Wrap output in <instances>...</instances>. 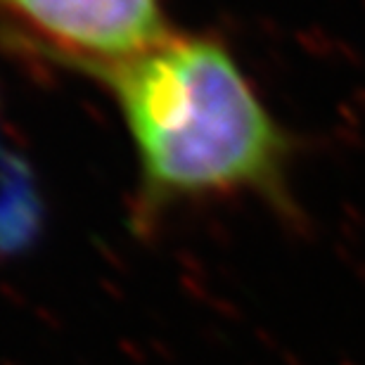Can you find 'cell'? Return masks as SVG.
Listing matches in <instances>:
<instances>
[{
    "label": "cell",
    "instance_id": "obj_1",
    "mask_svg": "<svg viewBox=\"0 0 365 365\" xmlns=\"http://www.w3.org/2000/svg\"><path fill=\"white\" fill-rule=\"evenodd\" d=\"M145 182L164 197L257 190L292 211V140L230 50L178 36L105 69Z\"/></svg>",
    "mask_w": 365,
    "mask_h": 365
},
{
    "label": "cell",
    "instance_id": "obj_2",
    "mask_svg": "<svg viewBox=\"0 0 365 365\" xmlns=\"http://www.w3.org/2000/svg\"><path fill=\"white\" fill-rule=\"evenodd\" d=\"M53 41L109 62L166 38L157 0H0Z\"/></svg>",
    "mask_w": 365,
    "mask_h": 365
}]
</instances>
